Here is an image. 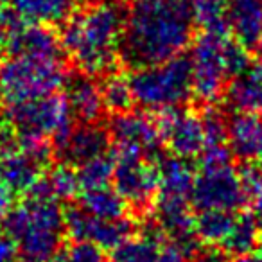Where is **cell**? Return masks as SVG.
I'll list each match as a JSON object with an SVG mask.
<instances>
[{"label": "cell", "instance_id": "1", "mask_svg": "<svg viewBox=\"0 0 262 262\" xmlns=\"http://www.w3.org/2000/svg\"><path fill=\"white\" fill-rule=\"evenodd\" d=\"M194 20L192 0H133L119 56L133 69L180 56L192 40Z\"/></svg>", "mask_w": 262, "mask_h": 262}, {"label": "cell", "instance_id": "2", "mask_svg": "<svg viewBox=\"0 0 262 262\" xmlns=\"http://www.w3.org/2000/svg\"><path fill=\"white\" fill-rule=\"evenodd\" d=\"M126 13L117 0H101L65 20L61 47L81 72H106L120 51Z\"/></svg>", "mask_w": 262, "mask_h": 262}, {"label": "cell", "instance_id": "3", "mask_svg": "<svg viewBox=\"0 0 262 262\" xmlns=\"http://www.w3.org/2000/svg\"><path fill=\"white\" fill-rule=\"evenodd\" d=\"M29 196L2 219L4 232L15 241L22 262H51L61 251L67 232L65 212L49 190L38 182Z\"/></svg>", "mask_w": 262, "mask_h": 262}, {"label": "cell", "instance_id": "4", "mask_svg": "<svg viewBox=\"0 0 262 262\" xmlns=\"http://www.w3.org/2000/svg\"><path fill=\"white\" fill-rule=\"evenodd\" d=\"M250 63L248 52L237 41L226 40V33L205 31L192 47V90L200 101H214L226 79Z\"/></svg>", "mask_w": 262, "mask_h": 262}, {"label": "cell", "instance_id": "5", "mask_svg": "<svg viewBox=\"0 0 262 262\" xmlns=\"http://www.w3.org/2000/svg\"><path fill=\"white\" fill-rule=\"evenodd\" d=\"M127 81L133 101L158 113L180 108L194 94L190 59L182 54L157 65L135 69Z\"/></svg>", "mask_w": 262, "mask_h": 262}, {"label": "cell", "instance_id": "6", "mask_svg": "<svg viewBox=\"0 0 262 262\" xmlns=\"http://www.w3.org/2000/svg\"><path fill=\"white\" fill-rule=\"evenodd\" d=\"M61 59L11 54L0 63V97L9 104L56 94L65 84Z\"/></svg>", "mask_w": 262, "mask_h": 262}, {"label": "cell", "instance_id": "7", "mask_svg": "<svg viewBox=\"0 0 262 262\" xmlns=\"http://www.w3.org/2000/svg\"><path fill=\"white\" fill-rule=\"evenodd\" d=\"M70 119L72 112L67 97L54 94L9 104L8 113V124L20 139L49 140L52 137L54 142L67 137L72 129Z\"/></svg>", "mask_w": 262, "mask_h": 262}, {"label": "cell", "instance_id": "8", "mask_svg": "<svg viewBox=\"0 0 262 262\" xmlns=\"http://www.w3.org/2000/svg\"><path fill=\"white\" fill-rule=\"evenodd\" d=\"M51 158L49 140L20 139L18 144L0 146V182L11 194L29 192L41 180Z\"/></svg>", "mask_w": 262, "mask_h": 262}, {"label": "cell", "instance_id": "9", "mask_svg": "<svg viewBox=\"0 0 262 262\" xmlns=\"http://www.w3.org/2000/svg\"><path fill=\"white\" fill-rule=\"evenodd\" d=\"M246 189L241 176L228 164L203 165L201 172L194 176L190 203L201 210H230L237 212L246 203Z\"/></svg>", "mask_w": 262, "mask_h": 262}, {"label": "cell", "instance_id": "10", "mask_svg": "<svg viewBox=\"0 0 262 262\" xmlns=\"http://www.w3.org/2000/svg\"><path fill=\"white\" fill-rule=\"evenodd\" d=\"M113 183L127 205L146 208L158 192L160 171L153 165L151 158L142 155L115 153Z\"/></svg>", "mask_w": 262, "mask_h": 262}, {"label": "cell", "instance_id": "11", "mask_svg": "<svg viewBox=\"0 0 262 262\" xmlns=\"http://www.w3.org/2000/svg\"><path fill=\"white\" fill-rule=\"evenodd\" d=\"M158 131L162 142L180 158H194L205 149V131L201 119L189 110L160 112Z\"/></svg>", "mask_w": 262, "mask_h": 262}, {"label": "cell", "instance_id": "12", "mask_svg": "<svg viewBox=\"0 0 262 262\" xmlns=\"http://www.w3.org/2000/svg\"><path fill=\"white\" fill-rule=\"evenodd\" d=\"M112 137L115 140V153L142 155L151 158L158 153L162 142L157 124L146 115L122 112L112 122Z\"/></svg>", "mask_w": 262, "mask_h": 262}, {"label": "cell", "instance_id": "13", "mask_svg": "<svg viewBox=\"0 0 262 262\" xmlns=\"http://www.w3.org/2000/svg\"><path fill=\"white\" fill-rule=\"evenodd\" d=\"M67 232H70L76 241H88L102 250L106 248H115L122 243L131 233V223L126 219L119 221H106L95 215L88 214L81 207L69 208L65 214Z\"/></svg>", "mask_w": 262, "mask_h": 262}, {"label": "cell", "instance_id": "14", "mask_svg": "<svg viewBox=\"0 0 262 262\" xmlns=\"http://www.w3.org/2000/svg\"><path fill=\"white\" fill-rule=\"evenodd\" d=\"M56 149L67 165H83L101 155L108 153L110 133L102 126L94 122H84L81 127L70 129L67 137L58 140Z\"/></svg>", "mask_w": 262, "mask_h": 262}, {"label": "cell", "instance_id": "15", "mask_svg": "<svg viewBox=\"0 0 262 262\" xmlns=\"http://www.w3.org/2000/svg\"><path fill=\"white\" fill-rule=\"evenodd\" d=\"M225 22L248 54H262V0H226Z\"/></svg>", "mask_w": 262, "mask_h": 262}, {"label": "cell", "instance_id": "16", "mask_svg": "<svg viewBox=\"0 0 262 262\" xmlns=\"http://www.w3.org/2000/svg\"><path fill=\"white\" fill-rule=\"evenodd\" d=\"M8 51L11 54L34 56V58L61 59V41L49 29V26L26 24L24 27H13L8 34Z\"/></svg>", "mask_w": 262, "mask_h": 262}, {"label": "cell", "instance_id": "17", "mask_svg": "<svg viewBox=\"0 0 262 262\" xmlns=\"http://www.w3.org/2000/svg\"><path fill=\"white\" fill-rule=\"evenodd\" d=\"M226 102L237 113L262 115V63L250 61L233 74L226 86Z\"/></svg>", "mask_w": 262, "mask_h": 262}, {"label": "cell", "instance_id": "18", "mask_svg": "<svg viewBox=\"0 0 262 262\" xmlns=\"http://www.w3.org/2000/svg\"><path fill=\"white\" fill-rule=\"evenodd\" d=\"M228 149L248 162H262V115L237 113L226 127Z\"/></svg>", "mask_w": 262, "mask_h": 262}, {"label": "cell", "instance_id": "19", "mask_svg": "<svg viewBox=\"0 0 262 262\" xmlns=\"http://www.w3.org/2000/svg\"><path fill=\"white\" fill-rule=\"evenodd\" d=\"M67 102L72 115H77L83 122H95L104 108L102 92L86 72L72 74L65 79Z\"/></svg>", "mask_w": 262, "mask_h": 262}, {"label": "cell", "instance_id": "20", "mask_svg": "<svg viewBox=\"0 0 262 262\" xmlns=\"http://www.w3.org/2000/svg\"><path fill=\"white\" fill-rule=\"evenodd\" d=\"M8 4L15 18L24 24L52 26L72 15L76 0H8Z\"/></svg>", "mask_w": 262, "mask_h": 262}, {"label": "cell", "instance_id": "21", "mask_svg": "<svg viewBox=\"0 0 262 262\" xmlns=\"http://www.w3.org/2000/svg\"><path fill=\"white\" fill-rule=\"evenodd\" d=\"M165 244L167 241L158 228L146 230L139 237H126L119 246L113 248L110 262H157Z\"/></svg>", "mask_w": 262, "mask_h": 262}, {"label": "cell", "instance_id": "22", "mask_svg": "<svg viewBox=\"0 0 262 262\" xmlns=\"http://www.w3.org/2000/svg\"><path fill=\"white\" fill-rule=\"evenodd\" d=\"M79 207L99 219L119 221V219H124L126 201L120 198L117 190L101 187V189L84 190L83 198L79 200Z\"/></svg>", "mask_w": 262, "mask_h": 262}, {"label": "cell", "instance_id": "23", "mask_svg": "<svg viewBox=\"0 0 262 262\" xmlns=\"http://www.w3.org/2000/svg\"><path fill=\"white\" fill-rule=\"evenodd\" d=\"M237 214L230 210H201L200 215L194 219L198 239L207 241L208 244L221 246L223 241L232 232Z\"/></svg>", "mask_w": 262, "mask_h": 262}, {"label": "cell", "instance_id": "24", "mask_svg": "<svg viewBox=\"0 0 262 262\" xmlns=\"http://www.w3.org/2000/svg\"><path fill=\"white\" fill-rule=\"evenodd\" d=\"M258 223L253 215L250 214H237L235 223L232 226V232L228 233L225 241L221 244V250L225 253H250L258 241Z\"/></svg>", "mask_w": 262, "mask_h": 262}, {"label": "cell", "instance_id": "25", "mask_svg": "<svg viewBox=\"0 0 262 262\" xmlns=\"http://www.w3.org/2000/svg\"><path fill=\"white\" fill-rule=\"evenodd\" d=\"M113 167H115V157L104 153L86 164L79 165L77 180L83 190H94L101 187H108L110 180L113 178Z\"/></svg>", "mask_w": 262, "mask_h": 262}, {"label": "cell", "instance_id": "26", "mask_svg": "<svg viewBox=\"0 0 262 262\" xmlns=\"http://www.w3.org/2000/svg\"><path fill=\"white\" fill-rule=\"evenodd\" d=\"M102 99H104V106L117 113L126 112L133 102V95H131L129 81L126 77L112 76L106 79L104 86L101 88Z\"/></svg>", "mask_w": 262, "mask_h": 262}, {"label": "cell", "instance_id": "27", "mask_svg": "<svg viewBox=\"0 0 262 262\" xmlns=\"http://www.w3.org/2000/svg\"><path fill=\"white\" fill-rule=\"evenodd\" d=\"M45 183H47L52 196L63 198V200L76 196V194L81 190L79 180H77V172L72 169V165H67V164H65V167L56 169V171L51 174V178H49Z\"/></svg>", "mask_w": 262, "mask_h": 262}, {"label": "cell", "instance_id": "28", "mask_svg": "<svg viewBox=\"0 0 262 262\" xmlns=\"http://www.w3.org/2000/svg\"><path fill=\"white\" fill-rule=\"evenodd\" d=\"M54 262H108L104 250L88 241H76L72 246L61 250Z\"/></svg>", "mask_w": 262, "mask_h": 262}, {"label": "cell", "instance_id": "29", "mask_svg": "<svg viewBox=\"0 0 262 262\" xmlns=\"http://www.w3.org/2000/svg\"><path fill=\"white\" fill-rule=\"evenodd\" d=\"M243 185L246 189V194L253 198L262 207V162H257L253 165H246L243 176Z\"/></svg>", "mask_w": 262, "mask_h": 262}, {"label": "cell", "instance_id": "30", "mask_svg": "<svg viewBox=\"0 0 262 262\" xmlns=\"http://www.w3.org/2000/svg\"><path fill=\"white\" fill-rule=\"evenodd\" d=\"M0 262H22L15 241L6 232H0Z\"/></svg>", "mask_w": 262, "mask_h": 262}, {"label": "cell", "instance_id": "31", "mask_svg": "<svg viewBox=\"0 0 262 262\" xmlns=\"http://www.w3.org/2000/svg\"><path fill=\"white\" fill-rule=\"evenodd\" d=\"M157 262H187V257H185V251H183L180 246L167 243L164 248H162Z\"/></svg>", "mask_w": 262, "mask_h": 262}, {"label": "cell", "instance_id": "32", "mask_svg": "<svg viewBox=\"0 0 262 262\" xmlns=\"http://www.w3.org/2000/svg\"><path fill=\"white\" fill-rule=\"evenodd\" d=\"M225 251L221 248H210L198 255V262H225Z\"/></svg>", "mask_w": 262, "mask_h": 262}, {"label": "cell", "instance_id": "33", "mask_svg": "<svg viewBox=\"0 0 262 262\" xmlns=\"http://www.w3.org/2000/svg\"><path fill=\"white\" fill-rule=\"evenodd\" d=\"M11 208V192L6 189V185L0 182V223L6 217V214Z\"/></svg>", "mask_w": 262, "mask_h": 262}, {"label": "cell", "instance_id": "34", "mask_svg": "<svg viewBox=\"0 0 262 262\" xmlns=\"http://www.w3.org/2000/svg\"><path fill=\"white\" fill-rule=\"evenodd\" d=\"M230 262H262V253H243Z\"/></svg>", "mask_w": 262, "mask_h": 262}, {"label": "cell", "instance_id": "35", "mask_svg": "<svg viewBox=\"0 0 262 262\" xmlns=\"http://www.w3.org/2000/svg\"><path fill=\"white\" fill-rule=\"evenodd\" d=\"M6 51H8V34L4 29H0V59L6 54Z\"/></svg>", "mask_w": 262, "mask_h": 262}, {"label": "cell", "instance_id": "36", "mask_svg": "<svg viewBox=\"0 0 262 262\" xmlns=\"http://www.w3.org/2000/svg\"><path fill=\"white\" fill-rule=\"evenodd\" d=\"M6 142H8V126L0 119V146H4Z\"/></svg>", "mask_w": 262, "mask_h": 262}]
</instances>
